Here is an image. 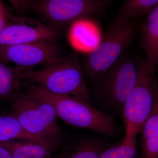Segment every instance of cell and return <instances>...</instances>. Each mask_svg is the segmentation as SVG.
<instances>
[{"label": "cell", "instance_id": "obj_2", "mask_svg": "<svg viewBox=\"0 0 158 158\" xmlns=\"http://www.w3.org/2000/svg\"><path fill=\"white\" fill-rule=\"evenodd\" d=\"M27 86V91L52 105L58 118L67 124L92 130L110 137L118 135V125L113 116L95 110L74 97L51 93L33 84Z\"/></svg>", "mask_w": 158, "mask_h": 158}, {"label": "cell", "instance_id": "obj_8", "mask_svg": "<svg viewBox=\"0 0 158 158\" xmlns=\"http://www.w3.org/2000/svg\"><path fill=\"white\" fill-rule=\"evenodd\" d=\"M56 40L13 45H0V59L14 63L20 71L33 69L62 59V50Z\"/></svg>", "mask_w": 158, "mask_h": 158}, {"label": "cell", "instance_id": "obj_13", "mask_svg": "<svg viewBox=\"0 0 158 158\" xmlns=\"http://www.w3.org/2000/svg\"><path fill=\"white\" fill-rule=\"evenodd\" d=\"M141 132V158H158V102L143 125Z\"/></svg>", "mask_w": 158, "mask_h": 158}, {"label": "cell", "instance_id": "obj_3", "mask_svg": "<svg viewBox=\"0 0 158 158\" xmlns=\"http://www.w3.org/2000/svg\"><path fill=\"white\" fill-rule=\"evenodd\" d=\"M135 24L111 23L104 37L90 52L86 67L89 80L96 81L124 53L138 37Z\"/></svg>", "mask_w": 158, "mask_h": 158}, {"label": "cell", "instance_id": "obj_11", "mask_svg": "<svg viewBox=\"0 0 158 158\" xmlns=\"http://www.w3.org/2000/svg\"><path fill=\"white\" fill-rule=\"evenodd\" d=\"M24 140L48 146L56 151L61 148V141L33 135L23 127L17 118L10 115H0V142Z\"/></svg>", "mask_w": 158, "mask_h": 158}, {"label": "cell", "instance_id": "obj_6", "mask_svg": "<svg viewBox=\"0 0 158 158\" xmlns=\"http://www.w3.org/2000/svg\"><path fill=\"white\" fill-rule=\"evenodd\" d=\"M138 59L124 53L98 79L94 93L100 101L122 110L137 81Z\"/></svg>", "mask_w": 158, "mask_h": 158}, {"label": "cell", "instance_id": "obj_9", "mask_svg": "<svg viewBox=\"0 0 158 158\" xmlns=\"http://www.w3.org/2000/svg\"><path fill=\"white\" fill-rule=\"evenodd\" d=\"M61 33L39 20L27 16H15L0 34V45H13L56 40Z\"/></svg>", "mask_w": 158, "mask_h": 158}, {"label": "cell", "instance_id": "obj_10", "mask_svg": "<svg viewBox=\"0 0 158 158\" xmlns=\"http://www.w3.org/2000/svg\"><path fill=\"white\" fill-rule=\"evenodd\" d=\"M139 33V48L145 52L148 68L155 74L158 64V5L147 15Z\"/></svg>", "mask_w": 158, "mask_h": 158}, {"label": "cell", "instance_id": "obj_7", "mask_svg": "<svg viewBox=\"0 0 158 158\" xmlns=\"http://www.w3.org/2000/svg\"><path fill=\"white\" fill-rule=\"evenodd\" d=\"M154 75L148 69L146 59H138L136 84L122 111L126 127L138 134L158 102V84Z\"/></svg>", "mask_w": 158, "mask_h": 158}, {"label": "cell", "instance_id": "obj_16", "mask_svg": "<svg viewBox=\"0 0 158 158\" xmlns=\"http://www.w3.org/2000/svg\"><path fill=\"white\" fill-rule=\"evenodd\" d=\"M157 5L158 0H126L118 9L112 23H124L147 15Z\"/></svg>", "mask_w": 158, "mask_h": 158}, {"label": "cell", "instance_id": "obj_15", "mask_svg": "<svg viewBox=\"0 0 158 158\" xmlns=\"http://www.w3.org/2000/svg\"><path fill=\"white\" fill-rule=\"evenodd\" d=\"M69 39L74 48L79 50H91L98 44L97 31L85 19L77 21L71 25Z\"/></svg>", "mask_w": 158, "mask_h": 158}, {"label": "cell", "instance_id": "obj_19", "mask_svg": "<svg viewBox=\"0 0 158 158\" xmlns=\"http://www.w3.org/2000/svg\"><path fill=\"white\" fill-rule=\"evenodd\" d=\"M11 9L3 1L0 0V34L15 18Z\"/></svg>", "mask_w": 158, "mask_h": 158}, {"label": "cell", "instance_id": "obj_18", "mask_svg": "<svg viewBox=\"0 0 158 158\" xmlns=\"http://www.w3.org/2000/svg\"><path fill=\"white\" fill-rule=\"evenodd\" d=\"M126 127V135L121 145L106 149L100 158H136V138L138 133L129 127Z\"/></svg>", "mask_w": 158, "mask_h": 158}, {"label": "cell", "instance_id": "obj_1", "mask_svg": "<svg viewBox=\"0 0 158 158\" xmlns=\"http://www.w3.org/2000/svg\"><path fill=\"white\" fill-rule=\"evenodd\" d=\"M20 77L30 84L51 93L74 97L91 105L90 90L77 60L63 57L39 69H26Z\"/></svg>", "mask_w": 158, "mask_h": 158}, {"label": "cell", "instance_id": "obj_12", "mask_svg": "<svg viewBox=\"0 0 158 158\" xmlns=\"http://www.w3.org/2000/svg\"><path fill=\"white\" fill-rule=\"evenodd\" d=\"M10 152L13 158H61L55 155L56 151L48 146L24 140L0 142Z\"/></svg>", "mask_w": 158, "mask_h": 158}, {"label": "cell", "instance_id": "obj_14", "mask_svg": "<svg viewBox=\"0 0 158 158\" xmlns=\"http://www.w3.org/2000/svg\"><path fill=\"white\" fill-rule=\"evenodd\" d=\"M20 70L0 59V100L11 101L23 86Z\"/></svg>", "mask_w": 158, "mask_h": 158}, {"label": "cell", "instance_id": "obj_4", "mask_svg": "<svg viewBox=\"0 0 158 158\" xmlns=\"http://www.w3.org/2000/svg\"><path fill=\"white\" fill-rule=\"evenodd\" d=\"M11 115L28 132L61 141L63 131L53 106L29 92L18 94L11 101Z\"/></svg>", "mask_w": 158, "mask_h": 158}, {"label": "cell", "instance_id": "obj_17", "mask_svg": "<svg viewBox=\"0 0 158 158\" xmlns=\"http://www.w3.org/2000/svg\"><path fill=\"white\" fill-rule=\"evenodd\" d=\"M72 146L64 148L62 158H100L107 149L103 142L90 138L81 139Z\"/></svg>", "mask_w": 158, "mask_h": 158}, {"label": "cell", "instance_id": "obj_20", "mask_svg": "<svg viewBox=\"0 0 158 158\" xmlns=\"http://www.w3.org/2000/svg\"><path fill=\"white\" fill-rule=\"evenodd\" d=\"M0 158H13L9 150L0 144Z\"/></svg>", "mask_w": 158, "mask_h": 158}, {"label": "cell", "instance_id": "obj_5", "mask_svg": "<svg viewBox=\"0 0 158 158\" xmlns=\"http://www.w3.org/2000/svg\"><path fill=\"white\" fill-rule=\"evenodd\" d=\"M19 16L32 14L39 21L61 33L62 28L84 19L88 13L84 0H10Z\"/></svg>", "mask_w": 158, "mask_h": 158}]
</instances>
